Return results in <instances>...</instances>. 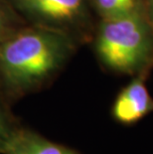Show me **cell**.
Listing matches in <instances>:
<instances>
[{
    "mask_svg": "<svg viewBox=\"0 0 153 154\" xmlns=\"http://www.w3.org/2000/svg\"><path fill=\"white\" fill-rule=\"evenodd\" d=\"M71 34L38 26L0 41V79L12 93L38 88L57 73L74 50Z\"/></svg>",
    "mask_w": 153,
    "mask_h": 154,
    "instance_id": "cell-1",
    "label": "cell"
},
{
    "mask_svg": "<svg viewBox=\"0 0 153 154\" xmlns=\"http://www.w3.org/2000/svg\"><path fill=\"white\" fill-rule=\"evenodd\" d=\"M103 67L119 75L136 76L153 70V28L146 12L100 19L94 40Z\"/></svg>",
    "mask_w": 153,
    "mask_h": 154,
    "instance_id": "cell-2",
    "label": "cell"
},
{
    "mask_svg": "<svg viewBox=\"0 0 153 154\" xmlns=\"http://www.w3.org/2000/svg\"><path fill=\"white\" fill-rule=\"evenodd\" d=\"M14 7L41 26L70 34L84 26L89 17V0H9Z\"/></svg>",
    "mask_w": 153,
    "mask_h": 154,
    "instance_id": "cell-3",
    "label": "cell"
},
{
    "mask_svg": "<svg viewBox=\"0 0 153 154\" xmlns=\"http://www.w3.org/2000/svg\"><path fill=\"white\" fill-rule=\"evenodd\" d=\"M148 77L149 74L133 76L118 91L110 109L113 120L121 125L132 126L153 112V99L146 87Z\"/></svg>",
    "mask_w": 153,
    "mask_h": 154,
    "instance_id": "cell-4",
    "label": "cell"
},
{
    "mask_svg": "<svg viewBox=\"0 0 153 154\" xmlns=\"http://www.w3.org/2000/svg\"><path fill=\"white\" fill-rule=\"evenodd\" d=\"M2 154H80L25 128H16Z\"/></svg>",
    "mask_w": 153,
    "mask_h": 154,
    "instance_id": "cell-5",
    "label": "cell"
},
{
    "mask_svg": "<svg viewBox=\"0 0 153 154\" xmlns=\"http://www.w3.org/2000/svg\"><path fill=\"white\" fill-rule=\"evenodd\" d=\"M146 0H89L100 19L115 18L119 16L145 11Z\"/></svg>",
    "mask_w": 153,
    "mask_h": 154,
    "instance_id": "cell-6",
    "label": "cell"
},
{
    "mask_svg": "<svg viewBox=\"0 0 153 154\" xmlns=\"http://www.w3.org/2000/svg\"><path fill=\"white\" fill-rule=\"evenodd\" d=\"M16 129L11 124V121L9 120L7 113L3 109L2 106L0 104V153H3L5 146L12 136L13 132Z\"/></svg>",
    "mask_w": 153,
    "mask_h": 154,
    "instance_id": "cell-7",
    "label": "cell"
},
{
    "mask_svg": "<svg viewBox=\"0 0 153 154\" xmlns=\"http://www.w3.org/2000/svg\"><path fill=\"white\" fill-rule=\"evenodd\" d=\"M11 32V20L7 12L2 6H0V41L5 39Z\"/></svg>",
    "mask_w": 153,
    "mask_h": 154,
    "instance_id": "cell-8",
    "label": "cell"
},
{
    "mask_svg": "<svg viewBox=\"0 0 153 154\" xmlns=\"http://www.w3.org/2000/svg\"><path fill=\"white\" fill-rule=\"evenodd\" d=\"M145 12L147 18L153 28V0H146L145 2Z\"/></svg>",
    "mask_w": 153,
    "mask_h": 154,
    "instance_id": "cell-9",
    "label": "cell"
}]
</instances>
